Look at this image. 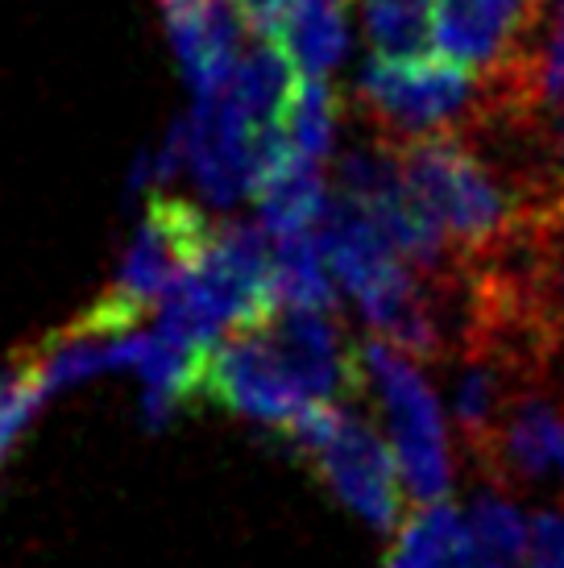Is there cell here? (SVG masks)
I'll return each instance as SVG.
<instances>
[{"label":"cell","instance_id":"obj_18","mask_svg":"<svg viewBox=\"0 0 564 568\" xmlns=\"http://www.w3.org/2000/svg\"><path fill=\"white\" fill-rule=\"evenodd\" d=\"M47 382L38 362L9 365L0 369V457L17 444V436L30 427V419L38 415V407L47 403Z\"/></svg>","mask_w":564,"mask_h":568},{"label":"cell","instance_id":"obj_15","mask_svg":"<svg viewBox=\"0 0 564 568\" xmlns=\"http://www.w3.org/2000/svg\"><path fill=\"white\" fill-rule=\"evenodd\" d=\"M274 295L279 307H312V312H332V270L315 245V233H295V237L274 241Z\"/></svg>","mask_w":564,"mask_h":568},{"label":"cell","instance_id":"obj_7","mask_svg":"<svg viewBox=\"0 0 564 568\" xmlns=\"http://www.w3.org/2000/svg\"><path fill=\"white\" fill-rule=\"evenodd\" d=\"M179 125H183V145H188V171L216 204H233L245 191H253L270 145L282 138V133L279 138L258 133L229 92L195 100L191 116Z\"/></svg>","mask_w":564,"mask_h":568},{"label":"cell","instance_id":"obj_19","mask_svg":"<svg viewBox=\"0 0 564 568\" xmlns=\"http://www.w3.org/2000/svg\"><path fill=\"white\" fill-rule=\"evenodd\" d=\"M527 568H564V510H540L532 519Z\"/></svg>","mask_w":564,"mask_h":568},{"label":"cell","instance_id":"obj_9","mask_svg":"<svg viewBox=\"0 0 564 568\" xmlns=\"http://www.w3.org/2000/svg\"><path fill=\"white\" fill-rule=\"evenodd\" d=\"M498 489L564 494V403L532 386L506 410L490 448L477 457Z\"/></svg>","mask_w":564,"mask_h":568},{"label":"cell","instance_id":"obj_6","mask_svg":"<svg viewBox=\"0 0 564 568\" xmlns=\"http://www.w3.org/2000/svg\"><path fill=\"white\" fill-rule=\"evenodd\" d=\"M200 398L282 432H291L299 415L315 407L262 328L229 332V341H216L208 348Z\"/></svg>","mask_w":564,"mask_h":568},{"label":"cell","instance_id":"obj_11","mask_svg":"<svg viewBox=\"0 0 564 568\" xmlns=\"http://www.w3.org/2000/svg\"><path fill=\"white\" fill-rule=\"evenodd\" d=\"M253 200H258V216H262L258 224L274 241L295 237V233H315V224L324 216V204H329V187H324L320 162L295 154L279 138V142L270 145L262 171H258Z\"/></svg>","mask_w":564,"mask_h":568},{"label":"cell","instance_id":"obj_13","mask_svg":"<svg viewBox=\"0 0 564 568\" xmlns=\"http://www.w3.org/2000/svg\"><path fill=\"white\" fill-rule=\"evenodd\" d=\"M374 59L411 63L436 47V0H357Z\"/></svg>","mask_w":564,"mask_h":568},{"label":"cell","instance_id":"obj_2","mask_svg":"<svg viewBox=\"0 0 564 568\" xmlns=\"http://www.w3.org/2000/svg\"><path fill=\"white\" fill-rule=\"evenodd\" d=\"M212 237H216V229L208 224L200 207L179 200V195L154 191L138 237H133L125 262H121L117 283L71 328L92 332V336H125L154 303H167L179 286L188 283L195 266L204 262Z\"/></svg>","mask_w":564,"mask_h":568},{"label":"cell","instance_id":"obj_3","mask_svg":"<svg viewBox=\"0 0 564 568\" xmlns=\"http://www.w3.org/2000/svg\"><path fill=\"white\" fill-rule=\"evenodd\" d=\"M482 83L465 67L449 63L440 54L411 59V63H374L357 80V112L374 129L377 145L423 142L444 133H465L477 116Z\"/></svg>","mask_w":564,"mask_h":568},{"label":"cell","instance_id":"obj_20","mask_svg":"<svg viewBox=\"0 0 564 568\" xmlns=\"http://www.w3.org/2000/svg\"><path fill=\"white\" fill-rule=\"evenodd\" d=\"M241 4V13L250 21L253 33H262V38H279V30L286 26V17L295 13L303 0H236Z\"/></svg>","mask_w":564,"mask_h":568},{"label":"cell","instance_id":"obj_14","mask_svg":"<svg viewBox=\"0 0 564 568\" xmlns=\"http://www.w3.org/2000/svg\"><path fill=\"white\" fill-rule=\"evenodd\" d=\"M527 531L515 506L502 494H482L465 519V556L461 568H523L527 565Z\"/></svg>","mask_w":564,"mask_h":568},{"label":"cell","instance_id":"obj_1","mask_svg":"<svg viewBox=\"0 0 564 568\" xmlns=\"http://www.w3.org/2000/svg\"><path fill=\"white\" fill-rule=\"evenodd\" d=\"M399 179L423 221L449 241L461 266H473L523 229V207L490 162L461 133L423 138V142L391 150Z\"/></svg>","mask_w":564,"mask_h":568},{"label":"cell","instance_id":"obj_21","mask_svg":"<svg viewBox=\"0 0 564 568\" xmlns=\"http://www.w3.org/2000/svg\"><path fill=\"white\" fill-rule=\"evenodd\" d=\"M158 4H162V13H167V21H174V17L208 13V9H216L220 0H158Z\"/></svg>","mask_w":564,"mask_h":568},{"label":"cell","instance_id":"obj_16","mask_svg":"<svg viewBox=\"0 0 564 568\" xmlns=\"http://www.w3.org/2000/svg\"><path fill=\"white\" fill-rule=\"evenodd\" d=\"M465 556V523L449 503L423 506L399 531V552L391 556L394 568H461Z\"/></svg>","mask_w":564,"mask_h":568},{"label":"cell","instance_id":"obj_10","mask_svg":"<svg viewBox=\"0 0 564 568\" xmlns=\"http://www.w3.org/2000/svg\"><path fill=\"white\" fill-rule=\"evenodd\" d=\"M540 13L544 0H436L440 59L486 80L515 59Z\"/></svg>","mask_w":564,"mask_h":568},{"label":"cell","instance_id":"obj_4","mask_svg":"<svg viewBox=\"0 0 564 568\" xmlns=\"http://www.w3.org/2000/svg\"><path fill=\"white\" fill-rule=\"evenodd\" d=\"M312 469L324 477V486L353 506L361 519L377 531H399L403 523V474L386 444L374 436V427L357 419L345 407L315 403L299 415V424L286 432Z\"/></svg>","mask_w":564,"mask_h":568},{"label":"cell","instance_id":"obj_5","mask_svg":"<svg viewBox=\"0 0 564 568\" xmlns=\"http://www.w3.org/2000/svg\"><path fill=\"white\" fill-rule=\"evenodd\" d=\"M361 365H365V390H374V403L391 432V453L399 460L403 486L423 506L444 503L453 489V453L444 436V415L432 386L423 382L420 365L403 348L382 341L361 348Z\"/></svg>","mask_w":564,"mask_h":568},{"label":"cell","instance_id":"obj_12","mask_svg":"<svg viewBox=\"0 0 564 568\" xmlns=\"http://www.w3.org/2000/svg\"><path fill=\"white\" fill-rule=\"evenodd\" d=\"M299 67L286 59V50L279 42H253L245 47L241 63H236L233 80L224 92L236 100V109L250 116V125L266 138H279L282 133V116H286V104L299 88Z\"/></svg>","mask_w":564,"mask_h":568},{"label":"cell","instance_id":"obj_8","mask_svg":"<svg viewBox=\"0 0 564 568\" xmlns=\"http://www.w3.org/2000/svg\"><path fill=\"white\" fill-rule=\"evenodd\" d=\"M270 336V345L282 353L286 369L299 378L312 403L345 407L349 398L365 395V365L361 353L345 341L329 312L312 307H274L262 324H253Z\"/></svg>","mask_w":564,"mask_h":568},{"label":"cell","instance_id":"obj_17","mask_svg":"<svg viewBox=\"0 0 564 568\" xmlns=\"http://www.w3.org/2000/svg\"><path fill=\"white\" fill-rule=\"evenodd\" d=\"M282 142L295 154L312 162H324L336 142V95L324 80L303 75L282 116Z\"/></svg>","mask_w":564,"mask_h":568}]
</instances>
